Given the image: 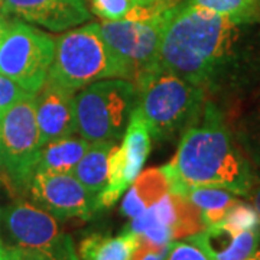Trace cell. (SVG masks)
Listing matches in <instances>:
<instances>
[{"label": "cell", "mask_w": 260, "mask_h": 260, "mask_svg": "<svg viewBox=\"0 0 260 260\" xmlns=\"http://www.w3.org/2000/svg\"><path fill=\"white\" fill-rule=\"evenodd\" d=\"M114 146L116 143L113 142L91 143L81 160L73 169L74 177L95 197H100L107 185L110 155Z\"/></svg>", "instance_id": "obj_18"}, {"label": "cell", "mask_w": 260, "mask_h": 260, "mask_svg": "<svg viewBox=\"0 0 260 260\" xmlns=\"http://www.w3.org/2000/svg\"><path fill=\"white\" fill-rule=\"evenodd\" d=\"M237 38L239 25L230 19L181 2L168 10L158 67L204 88L233 55Z\"/></svg>", "instance_id": "obj_2"}, {"label": "cell", "mask_w": 260, "mask_h": 260, "mask_svg": "<svg viewBox=\"0 0 260 260\" xmlns=\"http://www.w3.org/2000/svg\"><path fill=\"white\" fill-rule=\"evenodd\" d=\"M20 260H80V256L75 257H58L54 254H47V253H23Z\"/></svg>", "instance_id": "obj_27"}, {"label": "cell", "mask_w": 260, "mask_h": 260, "mask_svg": "<svg viewBox=\"0 0 260 260\" xmlns=\"http://www.w3.org/2000/svg\"><path fill=\"white\" fill-rule=\"evenodd\" d=\"M167 12L143 20H103L100 30L104 41L129 68L130 81L158 67L159 47Z\"/></svg>", "instance_id": "obj_9"}, {"label": "cell", "mask_w": 260, "mask_h": 260, "mask_svg": "<svg viewBox=\"0 0 260 260\" xmlns=\"http://www.w3.org/2000/svg\"><path fill=\"white\" fill-rule=\"evenodd\" d=\"M41 149L35 94H28L0 117V172L15 198L28 195Z\"/></svg>", "instance_id": "obj_6"}, {"label": "cell", "mask_w": 260, "mask_h": 260, "mask_svg": "<svg viewBox=\"0 0 260 260\" xmlns=\"http://www.w3.org/2000/svg\"><path fill=\"white\" fill-rule=\"evenodd\" d=\"M8 20H6V15L0 10V41H2V38L5 35V30L8 28Z\"/></svg>", "instance_id": "obj_29"}, {"label": "cell", "mask_w": 260, "mask_h": 260, "mask_svg": "<svg viewBox=\"0 0 260 260\" xmlns=\"http://www.w3.org/2000/svg\"><path fill=\"white\" fill-rule=\"evenodd\" d=\"M74 94L49 80L35 94L37 124L42 146L77 133Z\"/></svg>", "instance_id": "obj_14"}, {"label": "cell", "mask_w": 260, "mask_h": 260, "mask_svg": "<svg viewBox=\"0 0 260 260\" xmlns=\"http://www.w3.org/2000/svg\"><path fill=\"white\" fill-rule=\"evenodd\" d=\"M184 197L200 210L205 227L220 223L230 207L239 201L234 192L214 185L185 186Z\"/></svg>", "instance_id": "obj_20"}, {"label": "cell", "mask_w": 260, "mask_h": 260, "mask_svg": "<svg viewBox=\"0 0 260 260\" xmlns=\"http://www.w3.org/2000/svg\"><path fill=\"white\" fill-rule=\"evenodd\" d=\"M136 106L138 88L130 80L107 78L90 84L74 95L77 133L90 143H116Z\"/></svg>", "instance_id": "obj_5"}, {"label": "cell", "mask_w": 260, "mask_h": 260, "mask_svg": "<svg viewBox=\"0 0 260 260\" xmlns=\"http://www.w3.org/2000/svg\"><path fill=\"white\" fill-rule=\"evenodd\" d=\"M169 192V181L162 168H149L140 172L121 201V213L130 218L143 214Z\"/></svg>", "instance_id": "obj_16"}, {"label": "cell", "mask_w": 260, "mask_h": 260, "mask_svg": "<svg viewBox=\"0 0 260 260\" xmlns=\"http://www.w3.org/2000/svg\"><path fill=\"white\" fill-rule=\"evenodd\" d=\"M0 244H3V242H2V237H0Z\"/></svg>", "instance_id": "obj_32"}, {"label": "cell", "mask_w": 260, "mask_h": 260, "mask_svg": "<svg viewBox=\"0 0 260 260\" xmlns=\"http://www.w3.org/2000/svg\"><path fill=\"white\" fill-rule=\"evenodd\" d=\"M28 91H25L20 85L12 81L10 78L0 74V117L9 110L10 107L26 97Z\"/></svg>", "instance_id": "obj_25"}, {"label": "cell", "mask_w": 260, "mask_h": 260, "mask_svg": "<svg viewBox=\"0 0 260 260\" xmlns=\"http://www.w3.org/2000/svg\"><path fill=\"white\" fill-rule=\"evenodd\" d=\"M172 6H177L178 3H181V0H168Z\"/></svg>", "instance_id": "obj_31"}, {"label": "cell", "mask_w": 260, "mask_h": 260, "mask_svg": "<svg viewBox=\"0 0 260 260\" xmlns=\"http://www.w3.org/2000/svg\"><path fill=\"white\" fill-rule=\"evenodd\" d=\"M5 244L23 253H47L75 257L73 239L59 227V220L32 201L15 198L2 214Z\"/></svg>", "instance_id": "obj_8"}, {"label": "cell", "mask_w": 260, "mask_h": 260, "mask_svg": "<svg viewBox=\"0 0 260 260\" xmlns=\"http://www.w3.org/2000/svg\"><path fill=\"white\" fill-rule=\"evenodd\" d=\"M168 249H169V244L156 246V244H152L148 240L142 239L139 236V246L135 251L132 260H164L167 256Z\"/></svg>", "instance_id": "obj_26"}, {"label": "cell", "mask_w": 260, "mask_h": 260, "mask_svg": "<svg viewBox=\"0 0 260 260\" xmlns=\"http://www.w3.org/2000/svg\"><path fill=\"white\" fill-rule=\"evenodd\" d=\"M90 145L91 143L81 136H70L51 142L41 149L35 172H73Z\"/></svg>", "instance_id": "obj_19"}, {"label": "cell", "mask_w": 260, "mask_h": 260, "mask_svg": "<svg viewBox=\"0 0 260 260\" xmlns=\"http://www.w3.org/2000/svg\"><path fill=\"white\" fill-rule=\"evenodd\" d=\"M107 78L130 80L129 68L104 41L100 23L71 29L55 38L48 80L75 93Z\"/></svg>", "instance_id": "obj_4"}, {"label": "cell", "mask_w": 260, "mask_h": 260, "mask_svg": "<svg viewBox=\"0 0 260 260\" xmlns=\"http://www.w3.org/2000/svg\"><path fill=\"white\" fill-rule=\"evenodd\" d=\"M54 52L55 38L23 20H12L0 41V74L37 94L47 83Z\"/></svg>", "instance_id": "obj_7"}, {"label": "cell", "mask_w": 260, "mask_h": 260, "mask_svg": "<svg viewBox=\"0 0 260 260\" xmlns=\"http://www.w3.org/2000/svg\"><path fill=\"white\" fill-rule=\"evenodd\" d=\"M138 109L148 124L150 136L158 140L177 139L203 112V87L156 67L135 81Z\"/></svg>", "instance_id": "obj_3"}, {"label": "cell", "mask_w": 260, "mask_h": 260, "mask_svg": "<svg viewBox=\"0 0 260 260\" xmlns=\"http://www.w3.org/2000/svg\"><path fill=\"white\" fill-rule=\"evenodd\" d=\"M139 246V236L126 229L116 236L93 234L80 243V260H132Z\"/></svg>", "instance_id": "obj_17"}, {"label": "cell", "mask_w": 260, "mask_h": 260, "mask_svg": "<svg viewBox=\"0 0 260 260\" xmlns=\"http://www.w3.org/2000/svg\"><path fill=\"white\" fill-rule=\"evenodd\" d=\"M246 260H260V246H259V249L254 251L249 259H246Z\"/></svg>", "instance_id": "obj_30"}, {"label": "cell", "mask_w": 260, "mask_h": 260, "mask_svg": "<svg viewBox=\"0 0 260 260\" xmlns=\"http://www.w3.org/2000/svg\"><path fill=\"white\" fill-rule=\"evenodd\" d=\"M164 260H213L197 243L189 239L177 240L169 244Z\"/></svg>", "instance_id": "obj_23"}, {"label": "cell", "mask_w": 260, "mask_h": 260, "mask_svg": "<svg viewBox=\"0 0 260 260\" xmlns=\"http://www.w3.org/2000/svg\"><path fill=\"white\" fill-rule=\"evenodd\" d=\"M184 3L211 10L236 25L256 22L260 15V0H184Z\"/></svg>", "instance_id": "obj_21"}, {"label": "cell", "mask_w": 260, "mask_h": 260, "mask_svg": "<svg viewBox=\"0 0 260 260\" xmlns=\"http://www.w3.org/2000/svg\"><path fill=\"white\" fill-rule=\"evenodd\" d=\"M90 3L94 15L109 22L130 19L142 6H152L160 12L172 8L165 0H90Z\"/></svg>", "instance_id": "obj_22"}, {"label": "cell", "mask_w": 260, "mask_h": 260, "mask_svg": "<svg viewBox=\"0 0 260 260\" xmlns=\"http://www.w3.org/2000/svg\"><path fill=\"white\" fill-rule=\"evenodd\" d=\"M188 239L213 260H246L259 249L260 227L237 229L220 221Z\"/></svg>", "instance_id": "obj_15"}, {"label": "cell", "mask_w": 260, "mask_h": 260, "mask_svg": "<svg viewBox=\"0 0 260 260\" xmlns=\"http://www.w3.org/2000/svg\"><path fill=\"white\" fill-rule=\"evenodd\" d=\"M150 138L145 117L136 106L123 135L121 145H116L110 155L107 185L99 197L102 208L116 204L139 175L150 152Z\"/></svg>", "instance_id": "obj_12"}, {"label": "cell", "mask_w": 260, "mask_h": 260, "mask_svg": "<svg viewBox=\"0 0 260 260\" xmlns=\"http://www.w3.org/2000/svg\"><path fill=\"white\" fill-rule=\"evenodd\" d=\"M250 198L251 204L256 208V211H257L260 217V182L259 184H254V186H253V189H251L250 192Z\"/></svg>", "instance_id": "obj_28"}, {"label": "cell", "mask_w": 260, "mask_h": 260, "mask_svg": "<svg viewBox=\"0 0 260 260\" xmlns=\"http://www.w3.org/2000/svg\"><path fill=\"white\" fill-rule=\"evenodd\" d=\"M0 10L54 32L67 30L91 18L85 0H0Z\"/></svg>", "instance_id": "obj_13"}, {"label": "cell", "mask_w": 260, "mask_h": 260, "mask_svg": "<svg viewBox=\"0 0 260 260\" xmlns=\"http://www.w3.org/2000/svg\"><path fill=\"white\" fill-rule=\"evenodd\" d=\"M127 229L152 244L168 246L203 232L205 224L200 210L186 197L168 192L145 213L132 218Z\"/></svg>", "instance_id": "obj_10"}, {"label": "cell", "mask_w": 260, "mask_h": 260, "mask_svg": "<svg viewBox=\"0 0 260 260\" xmlns=\"http://www.w3.org/2000/svg\"><path fill=\"white\" fill-rule=\"evenodd\" d=\"M162 169L169 192L181 195L185 186L214 185L247 197L256 184L250 160L234 142L213 102H205L200 117L181 136L175 156Z\"/></svg>", "instance_id": "obj_1"}, {"label": "cell", "mask_w": 260, "mask_h": 260, "mask_svg": "<svg viewBox=\"0 0 260 260\" xmlns=\"http://www.w3.org/2000/svg\"><path fill=\"white\" fill-rule=\"evenodd\" d=\"M243 145L251 160L260 167V109L246 123L243 130Z\"/></svg>", "instance_id": "obj_24"}, {"label": "cell", "mask_w": 260, "mask_h": 260, "mask_svg": "<svg viewBox=\"0 0 260 260\" xmlns=\"http://www.w3.org/2000/svg\"><path fill=\"white\" fill-rule=\"evenodd\" d=\"M28 195L32 203L52 214L56 220H88L102 210L93 195L73 172H35Z\"/></svg>", "instance_id": "obj_11"}]
</instances>
